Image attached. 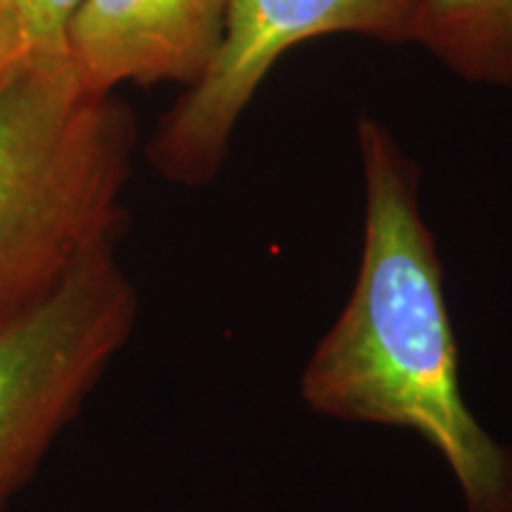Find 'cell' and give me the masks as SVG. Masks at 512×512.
I'll return each instance as SVG.
<instances>
[{"label": "cell", "instance_id": "6", "mask_svg": "<svg viewBox=\"0 0 512 512\" xmlns=\"http://www.w3.org/2000/svg\"><path fill=\"white\" fill-rule=\"evenodd\" d=\"M460 79L512 86V0H418V36Z\"/></svg>", "mask_w": 512, "mask_h": 512}, {"label": "cell", "instance_id": "5", "mask_svg": "<svg viewBox=\"0 0 512 512\" xmlns=\"http://www.w3.org/2000/svg\"><path fill=\"white\" fill-rule=\"evenodd\" d=\"M230 0H83L67 55L91 93L124 83H195L219 48Z\"/></svg>", "mask_w": 512, "mask_h": 512}, {"label": "cell", "instance_id": "3", "mask_svg": "<svg viewBox=\"0 0 512 512\" xmlns=\"http://www.w3.org/2000/svg\"><path fill=\"white\" fill-rule=\"evenodd\" d=\"M136 318V290L110 247L0 328V512L81 413Z\"/></svg>", "mask_w": 512, "mask_h": 512}, {"label": "cell", "instance_id": "1", "mask_svg": "<svg viewBox=\"0 0 512 512\" xmlns=\"http://www.w3.org/2000/svg\"><path fill=\"white\" fill-rule=\"evenodd\" d=\"M366 221L347 306L306 363L302 399L344 422L403 427L453 472L467 512H512V451L467 408L444 266L420 211L418 169L382 121L356 126Z\"/></svg>", "mask_w": 512, "mask_h": 512}, {"label": "cell", "instance_id": "7", "mask_svg": "<svg viewBox=\"0 0 512 512\" xmlns=\"http://www.w3.org/2000/svg\"><path fill=\"white\" fill-rule=\"evenodd\" d=\"M83 0H17L41 57H69L67 31Z\"/></svg>", "mask_w": 512, "mask_h": 512}, {"label": "cell", "instance_id": "2", "mask_svg": "<svg viewBox=\"0 0 512 512\" xmlns=\"http://www.w3.org/2000/svg\"><path fill=\"white\" fill-rule=\"evenodd\" d=\"M133 136L131 112L88 91L69 57L0 91V328L114 245Z\"/></svg>", "mask_w": 512, "mask_h": 512}, {"label": "cell", "instance_id": "8", "mask_svg": "<svg viewBox=\"0 0 512 512\" xmlns=\"http://www.w3.org/2000/svg\"><path fill=\"white\" fill-rule=\"evenodd\" d=\"M41 57L17 0H0V91Z\"/></svg>", "mask_w": 512, "mask_h": 512}, {"label": "cell", "instance_id": "4", "mask_svg": "<svg viewBox=\"0 0 512 512\" xmlns=\"http://www.w3.org/2000/svg\"><path fill=\"white\" fill-rule=\"evenodd\" d=\"M342 34L415 43L418 0H230L207 69L159 121L155 169L181 185L209 183L275 64L302 43Z\"/></svg>", "mask_w": 512, "mask_h": 512}]
</instances>
